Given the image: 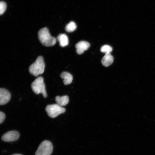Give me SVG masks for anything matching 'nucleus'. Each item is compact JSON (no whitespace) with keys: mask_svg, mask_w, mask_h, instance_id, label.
<instances>
[{"mask_svg":"<svg viewBox=\"0 0 155 155\" xmlns=\"http://www.w3.org/2000/svg\"><path fill=\"white\" fill-rule=\"evenodd\" d=\"M45 67L43 57L38 56L35 61L29 67V71L30 73L34 76L42 74L44 72Z\"/></svg>","mask_w":155,"mask_h":155,"instance_id":"obj_2","label":"nucleus"},{"mask_svg":"<svg viewBox=\"0 0 155 155\" xmlns=\"http://www.w3.org/2000/svg\"><path fill=\"white\" fill-rule=\"evenodd\" d=\"M38 37L41 43L46 46H53L56 43V38L52 36L46 27L41 28L38 32Z\"/></svg>","mask_w":155,"mask_h":155,"instance_id":"obj_1","label":"nucleus"},{"mask_svg":"<svg viewBox=\"0 0 155 155\" xmlns=\"http://www.w3.org/2000/svg\"><path fill=\"white\" fill-rule=\"evenodd\" d=\"M113 57L110 53L106 54L102 58L101 63L103 65L107 67L113 63Z\"/></svg>","mask_w":155,"mask_h":155,"instance_id":"obj_9","label":"nucleus"},{"mask_svg":"<svg viewBox=\"0 0 155 155\" xmlns=\"http://www.w3.org/2000/svg\"><path fill=\"white\" fill-rule=\"evenodd\" d=\"M90 45V43L87 41H82L78 42L75 45L76 53L79 55L82 54L89 48Z\"/></svg>","mask_w":155,"mask_h":155,"instance_id":"obj_8","label":"nucleus"},{"mask_svg":"<svg viewBox=\"0 0 155 155\" xmlns=\"http://www.w3.org/2000/svg\"><path fill=\"white\" fill-rule=\"evenodd\" d=\"M7 7L6 3L3 1H1L0 3V14H3L5 11Z\"/></svg>","mask_w":155,"mask_h":155,"instance_id":"obj_15","label":"nucleus"},{"mask_svg":"<svg viewBox=\"0 0 155 155\" xmlns=\"http://www.w3.org/2000/svg\"><path fill=\"white\" fill-rule=\"evenodd\" d=\"M113 50L112 47L108 45H104L102 46L100 48V51L105 54L110 53Z\"/></svg>","mask_w":155,"mask_h":155,"instance_id":"obj_14","label":"nucleus"},{"mask_svg":"<svg viewBox=\"0 0 155 155\" xmlns=\"http://www.w3.org/2000/svg\"><path fill=\"white\" fill-rule=\"evenodd\" d=\"M55 100L57 104L62 106H65L68 103L69 98L67 96H57L55 97Z\"/></svg>","mask_w":155,"mask_h":155,"instance_id":"obj_12","label":"nucleus"},{"mask_svg":"<svg viewBox=\"0 0 155 155\" xmlns=\"http://www.w3.org/2000/svg\"><path fill=\"white\" fill-rule=\"evenodd\" d=\"M52 143L48 140L42 142L39 145L35 155H50L53 150Z\"/></svg>","mask_w":155,"mask_h":155,"instance_id":"obj_4","label":"nucleus"},{"mask_svg":"<svg viewBox=\"0 0 155 155\" xmlns=\"http://www.w3.org/2000/svg\"><path fill=\"white\" fill-rule=\"evenodd\" d=\"M76 28L77 26L75 23L71 21L66 25L65 29L67 32H70L74 31Z\"/></svg>","mask_w":155,"mask_h":155,"instance_id":"obj_13","label":"nucleus"},{"mask_svg":"<svg viewBox=\"0 0 155 155\" xmlns=\"http://www.w3.org/2000/svg\"><path fill=\"white\" fill-rule=\"evenodd\" d=\"M57 39L61 47H65L69 44V39L67 36L65 34H60L57 36Z\"/></svg>","mask_w":155,"mask_h":155,"instance_id":"obj_10","label":"nucleus"},{"mask_svg":"<svg viewBox=\"0 0 155 155\" xmlns=\"http://www.w3.org/2000/svg\"><path fill=\"white\" fill-rule=\"evenodd\" d=\"M20 137L19 133L16 131H11L4 134L2 136V140L5 142H11L17 140Z\"/></svg>","mask_w":155,"mask_h":155,"instance_id":"obj_6","label":"nucleus"},{"mask_svg":"<svg viewBox=\"0 0 155 155\" xmlns=\"http://www.w3.org/2000/svg\"><path fill=\"white\" fill-rule=\"evenodd\" d=\"M31 87L34 92L36 94H42L44 98L47 96L44 79L42 77H38L32 82Z\"/></svg>","mask_w":155,"mask_h":155,"instance_id":"obj_3","label":"nucleus"},{"mask_svg":"<svg viewBox=\"0 0 155 155\" xmlns=\"http://www.w3.org/2000/svg\"><path fill=\"white\" fill-rule=\"evenodd\" d=\"M12 155H22L21 154H12Z\"/></svg>","mask_w":155,"mask_h":155,"instance_id":"obj_17","label":"nucleus"},{"mask_svg":"<svg viewBox=\"0 0 155 155\" xmlns=\"http://www.w3.org/2000/svg\"><path fill=\"white\" fill-rule=\"evenodd\" d=\"M11 94L7 90L3 88L0 89V104L3 105L7 103L11 98Z\"/></svg>","mask_w":155,"mask_h":155,"instance_id":"obj_7","label":"nucleus"},{"mask_svg":"<svg viewBox=\"0 0 155 155\" xmlns=\"http://www.w3.org/2000/svg\"><path fill=\"white\" fill-rule=\"evenodd\" d=\"M45 111L49 117L54 118L64 113L65 109L56 104L47 105L45 108Z\"/></svg>","mask_w":155,"mask_h":155,"instance_id":"obj_5","label":"nucleus"},{"mask_svg":"<svg viewBox=\"0 0 155 155\" xmlns=\"http://www.w3.org/2000/svg\"><path fill=\"white\" fill-rule=\"evenodd\" d=\"M5 118V115L4 113L1 111L0 112V123H2Z\"/></svg>","mask_w":155,"mask_h":155,"instance_id":"obj_16","label":"nucleus"},{"mask_svg":"<svg viewBox=\"0 0 155 155\" xmlns=\"http://www.w3.org/2000/svg\"><path fill=\"white\" fill-rule=\"evenodd\" d=\"M60 77L63 79V82L65 85L70 84L72 82L73 78L72 75L67 72H63L60 74Z\"/></svg>","mask_w":155,"mask_h":155,"instance_id":"obj_11","label":"nucleus"}]
</instances>
